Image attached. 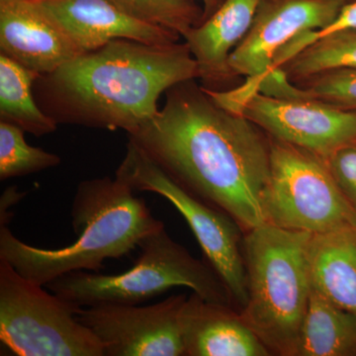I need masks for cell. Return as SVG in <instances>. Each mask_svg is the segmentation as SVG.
Listing matches in <instances>:
<instances>
[{"mask_svg": "<svg viewBox=\"0 0 356 356\" xmlns=\"http://www.w3.org/2000/svg\"><path fill=\"white\" fill-rule=\"evenodd\" d=\"M140 248V259L125 273L104 275L74 271L47 287L77 307L140 305L178 286L193 290L206 301L234 307L229 290L214 269L192 257L165 228L147 236Z\"/></svg>", "mask_w": 356, "mask_h": 356, "instance_id": "cell-5", "label": "cell"}, {"mask_svg": "<svg viewBox=\"0 0 356 356\" xmlns=\"http://www.w3.org/2000/svg\"><path fill=\"white\" fill-rule=\"evenodd\" d=\"M271 173L266 198V222L311 235L356 224L324 159L270 137Z\"/></svg>", "mask_w": 356, "mask_h": 356, "instance_id": "cell-7", "label": "cell"}, {"mask_svg": "<svg viewBox=\"0 0 356 356\" xmlns=\"http://www.w3.org/2000/svg\"><path fill=\"white\" fill-rule=\"evenodd\" d=\"M307 257L312 289L356 316V224L312 235Z\"/></svg>", "mask_w": 356, "mask_h": 356, "instance_id": "cell-16", "label": "cell"}, {"mask_svg": "<svg viewBox=\"0 0 356 356\" xmlns=\"http://www.w3.org/2000/svg\"><path fill=\"white\" fill-rule=\"evenodd\" d=\"M39 76L0 54V121L13 124L36 137L55 132L58 127L35 98L33 86Z\"/></svg>", "mask_w": 356, "mask_h": 356, "instance_id": "cell-18", "label": "cell"}, {"mask_svg": "<svg viewBox=\"0 0 356 356\" xmlns=\"http://www.w3.org/2000/svg\"><path fill=\"white\" fill-rule=\"evenodd\" d=\"M134 192L116 177L84 180L72 201V225L77 236L74 243L57 250L35 248L18 240L7 226H0V259L43 286L74 271L99 273L104 261L125 257L165 228Z\"/></svg>", "mask_w": 356, "mask_h": 356, "instance_id": "cell-3", "label": "cell"}, {"mask_svg": "<svg viewBox=\"0 0 356 356\" xmlns=\"http://www.w3.org/2000/svg\"><path fill=\"white\" fill-rule=\"evenodd\" d=\"M311 236L268 222L243 236L248 303L240 313L276 355L296 356L312 291L307 257Z\"/></svg>", "mask_w": 356, "mask_h": 356, "instance_id": "cell-4", "label": "cell"}, {"mask_svg": "<svg viewBox=\"0 0 356 356\" xmlns=\"http://www.w3.org/2000/svg\"><path fill=\"white\" fill-rule=\"evenodd\" d=\"M115 177L135 191L163 196L177 208L193 232L208 264L229 290L234 307L242 311L248 303L242 227L184 189L133 143L128 142L125 158Z\"/></svg>", "mask_w": 356, "mask_h": 356, "instance_id": "cell-8", "label": "cell"}, {"mask_svg": "<svg viewBox=\"0 0 356 356\" xmlns=\"http://www.w3.org/2000/svg\"><path fill=\"white\" fill-rule=\"evenodd\" d=\"M24 133L13 124L0 121V179L26 177L62 163L57 154L27 144Z\"/></svg>", "mask_w": 356, "mask_h": 356, "instance_id": "cell-21", "label": "cell"}, {"mask_svg": "<svg viewBox=\"0 0 356 356\" xmlns=\"http://www.w3.org/2000/svg\"><path fill=\"white\" fill-rule=\"evenodd\" d=\"M135 19L177 33L184 38L203 22V7L196 0H110Z\"/></svg>", "mask_w": 356, "mask_h": 356, "instance_id": "cell-20", "label": "cell"}, {"mask_svg": "<svg viewBox=\"0 0 356 356\" xmlns=\"http://www.w3.org/2000/svg\"><path fill=\"white\" fill-rule=\"evenodd\" d=\"M36 2L69 35L83 54L97 50L118 39L165 44L177 43L182 38L172 30L131 17L110 0Z\"/></svg>", "mask_w": 356, "mask_h": 356, "instance_id": "cell-13", "label": "cell"}, {"mask_svg": "<svg viewBox=\"0 0 356 356\" xmlns=\"http://www.w3.org/2000/svg\"><path fill=\"white\" fill-rule=\"evenodd\" d=\"M186 295L151 306L79 307L76 316L102 343L104 356H184L180 312Z\"/></svg>", "mask_w": 356, "mask_h": 356, "instance_id": "cell-10", "label": "cell"}, {"mask_svg": "<svg viewBox=\"0 0 356 356\" xmlns=\"http://www.w3.org/2000/svg\"><path fill=\"white\" fill-rule=\"evenodd\" d=\"M261 1L226 0L216 13L182 38L197 62L204 88L215 91L234 88L238 77L229 69V55L248 34Z\"/></svg>", "mask_w": 356, "mask_h": 356, "instance_id": "cell-14", "label": "cell"}, {"mask_svg": "<svg viewBox=\"0 0 356 356\" xmlns=\"http://www.w3.org/2000/svg\"><path fill=\"white\" fill-rule=\"evenodd\" d=\"M186 356H268L270 351L232 306L193 292L180 312Z\"/></svg>", "mask_w": 356, "mask_h": 356, "instance_id": "cell-15", "label": "cell"}, {"mask_svg": "<svg viewBox=\"0 0 356 356\" xmlns=\"http://www.w3.org/2000/svg\"><path fill=\"white\" fill-rule=\"evenodd\" d=\"M295 86V97L314 98L339 108L356 111V69L316 74Z\"/></svg>", "mask_w": 356, "mask_h": 356, "instance_id": "cell-22", "label": "cell"}, {"mask_svg": "<svg viewBox=\"0 0 356 356\" xmlns=\"http://www.w3.org/2000/svg\"><path fill=\"white\" fill-rule=\"evenodd\" d=\"M344 197L356 212V140L324 159Z\"/></svg>", "mask_w": 356, "mask_h": 356, "instance_id": "cell-23", "label": "cell"}, {"mask_svg": "<svg viewBox=\"0 0 356 356\" xmlns=\"http://www.w3.org/2000/svg\"><path fill=\"white\" fill-rule=\"evenodd\" d=\"M277 69L295 84L332 70L356 69V30L324 35L297 51Z\"/></svg>", "mask_w": 356, "mask_h": 356, "instance_id": "cell-19", "label": "cell"}, {"mask_svg": "<svg viewBox=\"0 0 356 356\" xmlns=\"http://www.w3.org/2000/svg\"><path fill=\"white\" fill-rule=\"evenodd\" d=\"M79 308L0 259V341L10 355L104 356L102 343L76 318Z\"/></svg>", "mask_w": 356, "mask_h": 356, "instance_id": "cell-6", "label": "cell"}, {"mask_svg": "<svg viewBox=\"0 0 356 356\" xmlns=\"http://www.w3.org/2000/svg\"><path fill=\"white\" fill-rule=\"evenodd\" d=\"M0 54L42 76L83 53L38 2L0 0Z\"/></svg>", "mask_w": 356, "mask_h": 356, "instance_id": "cell-12", "label": "cell"}, {"mask_svg": "<svg viewBox=\"0 0 356 356\" xmlns=\"http://www.w3.org/2000/svg\"><path fill=\"white\" fill-rule=\"evenodd\" d=\"M296 356H356V316L312 289Z\"/></svg>", "mask_w": 356, "mask_h": 356, "instance_id": "cell-17", "label": "cell"}, {"mask_svg": "<svg viewBox=\"0 0 356 356\" xmlns=\"http://www.w3.org/2000/svg\"><path fill=\"white\" fill-rule=\"evenodd\" d=\"M128 138L175 181L243 231L266 224L270 137L242 114L219 106L196 79L168 89L163 109Z\"/></svg>", "mask_w": 356, "mask_h": 356, "instance_id": "cell-1", "label": "cell"}, {"mask_svg": "<svg viewBox=\"0 0 356 356\" xmlns=\"http://www.w3.org/2000/svg\"><path fill=\"white\" fill-rule=\"evenodd\" d=\"M29 1H44V0H29Z\"/></svg>", "mask_w": 356, "mask_h": 356, "instance_id": "cell-27", "label": "cell"}, {"mask_svg": "<svg viewBox=\"0 0 356 356\" xmlns=\"http://www.w3.org/2000/svg\"><path fill=\"white\" fill-rule=\"evenodd\" d=\"M189 79H199V67L184 41L151 44L118 39L42 74L33 90L58 125L130 134L159 113L163 93Z\"/></svg>", "mask_w": 356, "mask_h": 356, "instance_id": "cell-2", "label": "cell"}, {"mask_svg": "<svg viewBox=\"0 0 356 356\" xmlns=\"http://www.w3.org/2000/svg\"><path fill=\"white\" fill-rule=\"evenodd\" d=\"M348 0H261L248 34L232 51L229 69L257 86L270 72L281 49L300 34L331 25Z\"/></svg>", "mask_w": 356, "mask_h": 356, "instance_id": "cell-11", "label": "cell"}, {"mask_svg": "<svg viewBox=\"0 0 356 356\" xmlns=\"http://www.w3.org/2000/svg\"><path fill=\"white\" fill-rule=\"evenodd\" d=\"M21 199L20 193L16 191L15 187L7 188L4 192L1 198V215L4 213V216L1 217V222L3 221L6 216L7 209L14 205L18 200Z\"/></svg>", "mask_w": 356, "mask_h": 356, "instance_id": "cell-25", "label": "cell"}, {"mask_svg": "<svg viewBox=\"0 0 356 356\" xmlns=\"http://www.w3.org/2000/svg\"><path fill=\"white\" fill-rule=\"evenodd\" d=\"M202 2L203 22L216 13L226 0H199Z\"/></svg>", "mask_w": 356, "mask_h": 356, "instance_id": "cell-26", "label": "cell"}, {"mask_svg": "<svg viewBox=\"0 0 356 356\" xmlns=\"http://www.w3.org/2000/svg\"><path fill=\"white\" fill-rule=\"evenodd\" d=\"M341 30H356V0H348L336 20L325 29L300 34L296 38L289 42L274 58L271 69H277L297 51H301L320 37L332 32L341 31Z\"/></svg>", "mask_w": 356, "mask_h": 356, "instance_id": "cell-24", "label": "cell"}, {"mask_svg": "<svg viewBox=\"0 0 356 356\" xmlns=\"http://www.w3.org/2000/svg\"><path fill=\"white\" fill-rule=\"evenodd\" d=\"M222 108L242 114L274 139L325 159L356 140V111L309 97H276L236 88H204Z\"/></svg>", "mask_w": 356, "mask_h": 356, "instance_id": "cell-9", "label": "cell"}]
</instances>
